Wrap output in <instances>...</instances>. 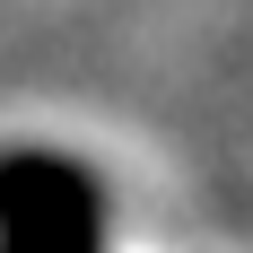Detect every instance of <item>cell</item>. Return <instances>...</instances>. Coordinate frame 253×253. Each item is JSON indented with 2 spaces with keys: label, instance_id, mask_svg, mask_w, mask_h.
Returning <instances> with one entry per match:
<instances>
[{
  "label": "cell",
  "instance_id": "1",
  "mask_svg": "<svg viewBox=\"0 0 253 253\" xmlns=\"http://www.w3.org/2000/svg\"><path fill=\"white\" fill-rule=\"evenodd\" d=\"M0 253H105V192L61 149H0Z\"/></svg>",
  "mask_w": 253,
  "mask_h": 253
}]
</instances>
